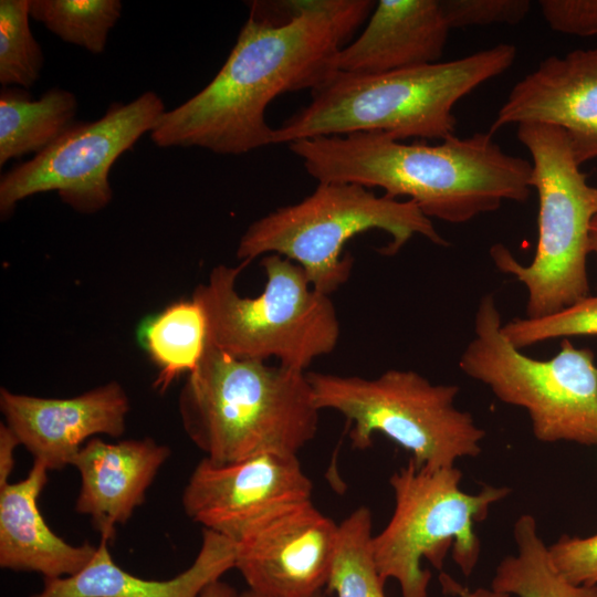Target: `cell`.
Segmentation results:
<instances>
[{
  "label": "cell",
  "instance_id": "24",
  "mask_svg": "<svg viewBox=\"0 0 597 597\" xmlns=\"http://www.w3.org/2000/svg\"><path fill=\"white\" fill-rule=\"evenodd\" d=\"M118 0H30V17L67 43L100 54L121 18Z\"/></svg>",
  "mask_w": 597,
  "mask_h": 597
},
{
  "label": "cell",
  "instance_id": "30",
  "mask_svg": "<svg viewBox=\"0 0 597 597\" xmlns=\"http://www.w3.org/2000/svg\"><path fill=\"white\" fill-rule=\"evenodd\" d=\"M20 444L14 432L3 422L0 425V489L9 483V478L14 470V451Z\"/></svg>",
  "mask_w": 597,
  "mask_h": 597
},
{
  "label": "cell",
  "instance_id": "29",
  "mask_svg": "<svg viewBox=\"0 0 597 597\" xmlns=\"http://www.w3.org/2000/svg\"><path fill=\"white\" fill-rule=\"evenodd\" d=\"M542 15L559 33L597 35V0H541Z\"/></svg>",
  "mask_w": 597,
  "mask_h": 597
},
{
  "label": "cell",
  "instance_id": "4",
  "mask_svg": "<svg viewBox=\"0 0 597 597\" xmlns=\"http://www.w3.org/2000/svg\"><path fill=\"white\" fill-rule=\"evenodd\" d=\"M182 428L218 464L297 455L318 430L307 371L241 359L208 344L180 390Z\"/></svg>",
  "mask_w": 597,
  "mask_h": 597
},
{
  "label": "cell",
  "instance_id": "13",
  "mask_svg": "<svg viewBox=\"0 0 597 597\" xmlns=\"http://www.w3.org/2000/svg\"><path fill=\"white\" fill-rule=\"evenodd\" d=\"M338 524L312 501L274 517L237 543L248 589L265 597H315L327 586Z\"/></svg>",
  "mask_w": 597,
  "mask_h": 597
},
{
  "label": "cell",
  "instance_id": "33",
  "mask_svg": "<svg viewBox=\"0 0 597 597\" xmlns=\"http://www.w3.org/2000/svg\"><path fill=\"white\" fill-rule=\"evenodd\" d=\"M590 252H594L597 258V214L593 218L590 223Z\"/></svg>",
  "mask_w": 597,
  "mask_h": 597
},
{
  "label": "cell",
  "instance_id": "5",
  "mask_svg": "<svg viewBox=\"0 0 597 597\" xmlns=\"http://www.w3.org/2000/svg\"><path fill=\"white\" fill-rule=\"evenodd\" d=\"M374 229L391 237L380 249L385 255L396 254L416 234L449 244L412 200L378 196L356 184L320 182L301 201L253 221L239 241L237 258L248 265L279 254L298 264L315 290L331 295L352 273L354 261L345 244Z\"/></svg>",
  "mask_w": 597,
  "mask_h": 597
},
{
  "label": "cell",
  "instance_id": "9",
  "mask_svg": "<svg viewBox=\"0 0 597 597\" xmlns=\"http://www.w3.org/2000/svg\"><path fill=\"white\" fill-rule=\"evenodd\" d=\"M502 325L494 295L485 294L474 316V336L460 356V369L501 401L525 409L538 441L597 446L594 352L565 338L556 355L536 359L514 347Z\"/></svg>",
  "mask_w": 597,
  "mask_h": 597
},
{
  "label": "cell",
  "instance_id": "11",
  "mask_svg": "<svg viewBox=\"0 0 597 597\" xmlns=\"http://www.w3.org/2000/svg\"><path fill=\"white\" fill-rule=\"evenodd\" d=\"M165 112L160 96L148 91L129 103L112 104L96 121L75 122L44 150L1 176V217L27 197L46 191H56L77 212L103 210L113 199V164L151 133Z\"/></svg>",
  "mask_w": 597,
  "mask_h": 597
},
{
  "label": "cell",
  "instance_id": "32",
  "mask_svg": "<svg viewBox=\"0 0 597 597\" xmlns=\"http://www.w3.org/2000/svg\"><path fill=\"white\" fill-rule=\"evenodd\" d=\"M199 597H240V594L230 584L217 579L210 583Z\"/></svg>",
  "mask_w": 597,
  "mask_h": 597
},
{
  "label": "cell",
  "instance_id": "10",
  "mask_svg": "<svg viewBox=\"0 0 597 597\" xmlns=\"http://www.w3.org/2000/svg\"><path fill=\"white\" fill-rule=\"evenodd\" d=\"M461 479L455 467L429 470L411 459L390 476L395 507L387 525L373 537V553L380 576L396 579L401 597H428L431 573L421 561L441 570L450 548L464 576L474 570L481 551L474 525L511 489L486 484L471 494L461 489Z\"/></svg>",
  "mask_w": 597,
  "mask_h": 597
},
{
  "label": "cell",
  "instance_id": "8",
  "mask_svg": "<svg viewBox=\"0 0 597 597\" xmlns=\"http://www.w3.org/2000/svg\"><path fill=\"white\" fill-rule=\"evenodd\" d=\"M320 410L342 413L352 425V447L365 450L381 433L409 451L418 468L455 467L482 451L485 431L459 410L457 385L432 384L413 370L389 369L376 378L307 371Z\"/></svg>",
  "mask_w": 597,
  "mask_h": 597
},
{
  "label": "cell",
  "instance_id": "15",
  "mask_svg": "<svg viewBox=\"0 0 597 597\" xmlns=\"http://www.w3.org/2000/svg\"><path fill=\"white\" fill-rule=\"evenodd\" d=\"M525 123L565 130L579 166L597 157V48L543 60L513 86L489 133Z\"/></svg>",
  "mask_w": 597,
  "mask_h": 597
},
{
  "label": "cell",
  "instance_id": "7",
  "mask_svg": "<svg viewBox=\"0 0 597 597\" xmlns=\"http://www.w3.org/2000/svg\"><path fill=\"white\" fill-rule=\"evenodd\" d=\"M517 139L532 157V188L538 196V237L530 265L520 264L501 243L490 255L495 266L527 290L526 317L557 313L589 296L587 255L597 214V187L587 182L567 134L559 127L517 125Z\"/></svg>",
  "mask_w": 597,
  "mask_h": 597
},
{
  "label": "cell",
  "instance_id": "27",
  "mask_svg": "<svg viewBox=\"0 0 597 597\" xmlns=\"http://www.w3.org/2000/svg\"><path fill=\"white\" fill-rule=\"evenodd\" d=\"M451 29L492 24L515 25L528 14V0H441Z\"/></svg>",
  "mask_w": 597,
  "mask_h": 597
},
{
  "label": "cell",
  "instance_id": "22",
  "mask_svg": "<svg viewBox=\"0 0 597 597\" xmlns=\"http://www.w3.org/2000/svg\"><path fill=\"white\" fill-rule=\"evenodd\" d=\"M145 348L158 367L155 389L165 392L181 374L193 371L208 346V324L200 304L191 297L176 302L143 327Z\"/></svg>",
  "mask_w": 597,
  "mask_h": 597
},
{
  "label": "cell",
  "instance_id": "31",
  "mask_svg": "<svg viewBox=\"0 0 597 597\" xmlns=\"http://www.w3.org/2000/svg\"><path fill=\"white\" fill-rule=\"evenodd\" d=\"M440 583L444 593L457 595L459 597H510L491 588H476L471 590L470 588L461 586L458 582L443 573L440 576Z\"/></svg>",
  "mask_w": 597,
  "mask_h": 597
},
{
  "label": "cell",
  "instance_id": "18",
  "mask_svg": "<svg viewBox=\"0 0 597 597\" xmlns=\"http://www.w3.org/2000/svg\"><path fill=\"white\" fill-rule=\"evenodd\" d=\"M48 472L42 462L33 460L23 480L0 489V566L54 579L81 572L95 556L97 546L72 545L46 524L38 501L48 483Z\"/></svg>",
  "mask_w": 597,
  "mask_h": 597
},
{
  "label": "cell",
  "instance_id": "23",
  "mask_svg": "<svg viewBox=\"0 0 597 597\" xmlns=\"http://www.w3.org/2000/svg\"><path fill=\"white\" fill-rule=\"evenodd\" d=\"M373 517L366 506L338 524L336 553L326 590L336 597H388L373 553Z\"/></svg>",
  "mask_w": 597,
  "mask_h": 597
},
{
  "label": "cell",
  "instance_id": "2",
  "mask_svg": "<svg viewBox=\"0 0 597 597\" xmlns=\"http://www.w3.org/2000/svg\"><path fill=\"white\" fill-rule=\"evenodd\" d=\"M289 148L318 184L380 188L450 223L495 211L504 200L524 202L533 189L532 163L502 150L489 132L451 135L437 145L359 132L301 139Z\"/></svg>",
  "mask_w": 597,
  "mask_h": 597
},
{
  "label": "cell",
  "instance_id": "28",
  "mask_svg": "<svg viewBox=\"0 0 597 597\" xmlns=\"http://www.w3.org/2000/svg\"><path fill=\"white\" fill-rule=\"evenodd\" d=\"M557 570L572 584L597 585V534L563 535L548 547Z\"/></svg>",
  "mask_w": 597,
  "mask_h": 597
},
{
  "label": "cell",
  "instance_id": "26",
  "mask_svg": "<svg viewBox=\"0 0 597 597\" xmlns=\"http://www.w3.org/2000/svg\"><path fill=\"white\" fill-rule=\"evenodd\" d=\"M505 338L516 348L557 337L597 336V296L540 318H514L502 325Z\"/></svg>",
  "mask_w": 597,
  "mask_h": 597
},
{
  "label": "cell",
  "instance_id": "21",
  "mask_svg": "<svg viewBox=\"0 0 597 597\" xmlns=\"http://www.w3.org/2000/svg\"><path fill=\"white\" fill-rule=\"evenodd\" d=\"M513 536L516 554L500 562L491 589L517 597H597V585L572 584L557 570L533 515L516 520Z\"/></svg>",
  "mask_w": 597,
  "mask_h": 597
},
{
  "label": "cell",
  "instance_id": "1",
  "mask_svg": "<svg viewBox=\"0 0 597 597\" xmlns=\"http://www.w3.org/2000/svg\"><path fill=\"white\" fill-rule=\"evenodd\" d=\"M280 18L256 1L228 59L210 83L166 111L150 133L158 147H199L242 155L273 145L268 106L315 90L333 73L345 42L376 6L370 0L280 1Z\"/></svg>",
  "mask_w": 597,
  "mask_h": 597
},
{
  "label": "cell",
  "instance_id": "20",
  "mask_svg": "<svg viewBox=\"0 0 597 597\" xmlns=\"http://www.w3.org/2000/svg\"><path fill=\"white\" fill-rule=\"evenodd\" d=\"M76 112L77 100L66 90L54 87L34 100L24 88H2L0 166L44 150L75 123Z\"/></svg>",
  "mask_w": 597,
  "mask_h": 597
},
{
  "label": "cell",
  "instance_id": "25",
  "mask_svg": "<svg viewBox=\"0 0 597 597\" xmlns=\"http://www.w3.org/2000/svg\"><path fill=\"white\" fill-rule=\"evenodd\" d=\"M30 0L0 1V83L28 90L39 80L43 53L30 24Z\"/></svg>",
  "mask_w": 597,
  "mask_h": 597
},
{
  "label": "cell",
  "instance_id": "17",
  "mask_svg": "<svg viewBox=\"0 0 597 597\" xmlns=\"http://www.w3.org/2000/svg\"><path fill=\"white\" fill-rule=\"evenodd\" d=\"M451 28L441 0H380L335 56L336 72L379 74L440 62Z\"/></svg>",
  "mask_w": 597,
  "mask_h": 597
},
{
  "label": "cell",
  "instance_id": "14",
  "mask_svg": "<svg viewBox=\"0 0 597 597\" xmlns=\"http://www.w3.org/2000/svg\"><path fill=\"white\" fill-rule=\"evenodd\" d=\"M6 425L20 444L49 471L72 462L96 434L121 437L130 410L128 395L117 381L71 398H43L0 389Z\"/></svg>",
  "mask_w": 597,
  "mask_h": 597
},
{
  "label": "cell",
  "instance_id": "19",
  "mask_svg": "<svg viewBox=\"0 0 597 597\" xmlns=\"http://www.w3.org/2000/svg\"><path fill=\"white\" fill-rule=\"evenodd\" d=\"M101 540L93 559L73 576L44 579L41 591L30 597H199L212 582L235 565L237 544L202 530V542L193 563L166 580L145 579L119 567Z\"/></svg>",
  "mask_w": 597,
  "mask_h": 597
},
{
  "label": "cell",
  "instance_id": "16",
  "mask_svg": "<svg viewBox=\"0 0 597 597\" xmlns=\"http://www.w3.org/2000/svg\"><path fill=\"white\" fill-rule=\"evenodd\" d=\"M168 446L153 438L106 442L90 439L74 458L81 488L75 511L87 515L102 540L111 542L117 525L129 521L170 457Z\"/></svg>",
  "mask_w": 597,
  "mask_h": 597
},
{
  "label": "cell",
  "instance_id": "3",
  "mask_svg": "<svg viewBox=\"0 0 597 597\" xmlns=\"http://www.w3.org/2000/svg\"><path fill=\"white\" fill-rule=\"evenodd\" d=\"M516 48L501 43L448 62L379 74L333 73L311 102L273 129V145L321 136L381 132L404 140L454 135V105L507 71Z\"/></svg>",
  "mask_w": 597,
  "mask_h": 597
},
{
  "label": "cell",
  "instance_id": "12",
  "mask_svg": "<svg viewBox=\"0 0 597 597\" xmlns=\"http://www.w3.org/2000/svg\"><path fill=\"white\" fill-rule=\"evenodd\" d=\"M297 455L263 454L218 464L203 458L182 491L186 515L235 544L282 513L312 501Z\"/></svg>",
  "mask_w": 597,
  "mask_h": 597
},
{
  "label": "cell",
  "instance_id": "34",
  "mask_svg": "<svg viewBox=\"0 0 597 597\" xmlns=\"http://www.w3.org/2000/svg\"><path fill=\"white\" fill-rule=\"evenodd\" d=\"M240 597H265V596L259 595V594H256V593H254V591H252L250 589H247V590H244L243 593L240 594ZM315 597H332V596H329V595H327V594H325L323 591V593L316 595Z\"/></svg>",
  "mask_w": 597,
  "mask_h": 597
},
{
  "label": "cell",
  "instance_id": "6",
  "mask_svg": "<svg viewBox=\"0 0 597 597\" xmlns=\"http://www.w3.org/2000/svg\"><path fill=\"white\" fill-rule=\"evenodd\" d=\"M263 292L242 296L237 281L247 266L218 265L192 294L208 324V344L241 358L306 371L318 357L332 353L341 327L329 295L315 290L304 270L279 254L263 255Z\"/></svg>",
  "mask_w": 597,
  "mask_h": 597
}]
</instances>
